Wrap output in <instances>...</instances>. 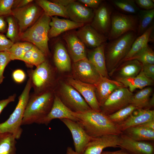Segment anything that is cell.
Segmentation results:
<instances>
[{"instance_id":"16","label":"cell","mask_w":154,"mask_h":154,"mask_svg":"<svg viewBox=\"0 0 154 154\" xmlns=\"http://www.w3.org/2000/svg\"><path fill=\"white\" fill-rule=\"evenodd\" d=\"M67 82L82 96L92 110L97 111H101L96 98L94 84L84 83L71 78L67 79Z\"/></svg>"},{"instance_id":"4","label":"cell","mask_w":154,"mask_h":154,"mask_svg":"<svg viewBox=\"0 0 154 154\" xmlns=\"http://www.w3.org/2000/svg\"><path fill=\"white\" fill-rule=\"evenodd\" d=\"M50 21V17L44 12L33 25L20 35L18 42L31 43L40 50L46 57L49 56L48 34Z\"/></svg>"},{"instance_id":"30","label":"cell","mask_w":154,"mask_h":154,"mask_svg":"<svg viewBox=\"0 0 154 154\" xmlns=\"http://www.w3.org/2000/svg\"><path fill=\"white\" fill-rule=\"evenodd\" d=\"M123 132L124 134L136 141H143L154 139V130L140 126L129 128Z\"/></svg>"},{"instance_id":"49","label":"cell","mask_w":154,"mask_h":154,"mask_svg":"<svg viewBox=\"0 0 154 154\" xmlns=\"http://www.w3.org/2000/svg\"><path fill=\"white\" fill-rule=\"evenodd\" d=\"M6 17L0 16V33H6L7 29V23Z\"/></svg>"},{"instance_id":"9","label":"cell","mask_w":154,"mask_h":154,"mask_svg":"<svg viewBox=\"0 0 154 154\" xmlns=\"http://www.w3.org/2000/svg\"><path fill=\"white\" fill-rule=\"evenodd\" d=\"M60 93L62 101L72 111L81 112L91 109L80 93L68 84H62Z\"/></svg>"},{"instance_id":"37","label":"cell","mask_w":154,"mask_h":154,"mask_svg":"<svg viewBox=\"0 0 154 154\" xmlns=\"http://www.w3.org/2000/svg\"><path fill=\"white\" fill-rule=\"evenodd\" d=\"M137 60L142 65L154 64V52L148 45L127 60Z\"/></svg>"},{"instance_id":"13","label":"cell","mask_w":154,"mask_h":154,"mask_svg":"<svg viewBox=\"0 0 154 154\" xmlns=\"http://www.w3.org/2000/svg\"><path fill=\"white\" fill-rule=\"evenodd\" d=\"M67 50L73 63L87 58L86 47L77 36L75 31H70L63 34Z\"/></svg>"},{"instance_id":"36","label":"cell","mask_w":154,"mask_h":154,"mask_svg":"<svg viewBox=\"0 0 154 154\" xmlns=\"http://www.w3.org/2000/svg\"><path fill=\"white\" fill-rule=\"evenodd\" d=\"M108 1L118 10L131 15H137L140 9L134 0H110Z\"/></svg>"},{"instance_id":"7","label":"cell","mask_w":154,"mask_h":154,"mask_svg":"<svg viewBox=\"0 0 154 154\" xmlns=\"http://www.w3.org/2000/svg\"><path fill=\"white\" fill-rule=\"evenodd\" d=\"M53 69L46 59L34 70L28 71L31 81L34 93L38 94L48 91V89L53 84L54 75Z\"/></svg>"},{"instance_id":"22","label":"cell","mask_w":154,"mask_h":154,"mask_svg":"<svg viewBox=\"0 0 154 154\" xmlns=\"http://www.w3.org/2000/svg\"><path fill=\"white\" fill-rule=\"evenodd\" d=\"M120 135L119 147L123 149L131 154H153L154 148L151 143L134 140L123 133Z\"/></svg>"},{"instance_id":"29","label":"cell","mask_w":154,"mask_h":154,"mask_svg":"<svg viewBox=\"0 0 154 154\" xmlns=\"http://www.w3.org/2000/svg\"><path fill=\"white\" fill-rule=\"evenodd\" d=\"M35 2L42 9L44 13L48 16H60L69 19L65 7L50 0H36Z\"/></svg>"},{"instance_id":"50","label":"cell","mask_w":154,"mask_h":154,"mask_svg":"<svg viewBox=\"0 0 154 154\" xmlns=\"http://www.w3.org/2000/svg\"><path fill=\"white\" fill-rule=\"evenodd\" d=\"M52 2L64 7H66L74 0H52Z\"/></svg>"},{"instance_id":"42","label":"cell","mask_w":154,"mask_h":154,"mask_svg":"<svg viewBox=\"0 0 154 154\" xmlns=\"http://www.w3.org/2000/svg\"><path fill=\"white\" fill-rule=\"evenodd\" d=\"M14 43L4 34L0 33V52L7 51Z\"/></svg>"},{"instance_id":"14","label":"cell","mask_w":154,"mask_h":154,"mask_svg":"<svg viewBox=\"0 0 154 154\" xmlns=\"http://www.w3.org/2000/svg\"><path fill=\"white\" fill-rule=\"evenodd\" d=\"M60 120L71 133L75 151L79 154H83L87 145L92 138L88 135L77 122L68 119Z\"/></svg>"},{"instance_id":"6","label":"cell","mask_w":154,"mask_h":154,"mask_svg":"<svg viewBox=\"0 0 154 154\" xmlns=\"http://www.w3.org/2000/svg\"><path fill=\"white\" fill-rule=\"evenodd\" d=\"M138 26L137 15L126 14L114 11L108 39L113 40L130 31L137 33Z\"/></svg>"},{"instance_id":"40","label":"cell","mask_w":154,"mask_h":154,"mask_svg":"<svg viewBox=\"0 0 154 154\" xmlns=\"http://www.w3.org/2000/svg\"><path fill=\"white\" fill-rule=\"evenodd\" d=\"M11 60L7 51L0 52V84L2 83L5 78L3 75L5 68Z\"/></svg>"},{"instance_id":"44","label":"cell","mask_w":154,"mask_h":154,"mask_svg":"<svg viewBox=\"0 0 154 154\" xmlns=\"http://www.w3.org/2000/svg\"><path fill=\"white\" fill-rule=\"evenodd\" d=\"M13 80L16 83H22L26 78V74L25 72L21 69H17L14 70L12 74Z\"/></svg>"},{"instance_id":"1","label":"cell","mask_w":154,"mask_h":154,"mask_svg":"<svg viewBox=\"0 0 154 154\" xmlns=\"http://www.w3.org/2000/svg\"><path fill=\"white\" fill-rule=\"evenodd\" d=\"M72 114L77 119V122L92 138L108 135H120L123 133L108 115L102 111L91 109L81 112L73 111Z\"/></svg>"},{"instance_id":"24","label":"cell","mask_w":154,"mask_h":154,"mask_svg":"<svg viewBox=\"0 0 154 154\" xmlns=\"http://www.w3.org/2000/svg\"><path fill=\"white\" fill-rule=\"evenodd\" d=\"M49 23V38L57 37L66 32L78 29L85 24L76 23L68 19H61L58 16L52 17Z\"/></svg>"},{"instance_id":"48","label":"cell","mask_w":154,"mask_h":154,"mask_svg":"<svg viewBox=\"0 0 154 154\" xmlns=\"http://www.w3.org/2000/svg\"><path fill=\"white\" fill-rule=\"evenodd\" d=\"M33 1V0H14L12 10L23 7Z\"/></svg>"},{"instance_id":"41","label":"cell","mask_w":154,"mask_h":154,"mask_svg":"<svg viewBox=\"0 0 154 154\" xmlns=\"http://www.w3.org/2000/svg\"><path fill=\"white\" fill-rule=\"evenodd\" d=\"M14 0H0V16L12 15V8Z\"/></svg>"},{"instance_id":"20","label":"cell","mask_w":154,"mask_h":154,"mask_svg":"<svg viewBox=\"0 0 154 154\" xmlns=\"http://www.w3.org/2000/svg\"><path fill=\"white\" fill-rule=\"evenodd\" d=\"M154 120V111L149 109L135 110L126 119L116 124L118 130L123 132L127 129Z\"/></svg>"},{"instance_id":"8","label":"cell","mask_w":154,"mask_h":154,"mask_svg":"<svg viewBox=\"0 0 154 154\" xmlns=\"http://www.w3.org/2000/svg\"><path fill=\"white\" fill-rule=\"evenodd\" d=\"M33 2L23 7L12 10V15L18 26L19 36L33 25L44 13L42 9Z\"/></svg>"},{"instance_id":"18","label":"cell","mask_w":154,"mask_h":154,"mask_svg":"<svg viewBox=\"0 0 154 154\" xmlns=\"http://www.w3.org/2000/svg\"><path fill=\"white\" fill-rule=\"evenodd\" d=\"M94 85L96 98L100 108L114 91L118 88L126 87L118 81L101 75L98 82Z\"/></svg>"},{"instance_id":"2","label":"cell","mask_w":154,"mask_h":154,"mask_svg":"<svg viewBox=\"0 0 154 154\" xmlns=\"http://www.w3.org/2000/svg\"><path fill=\"white\" fill-rule=\"evenodd\" d=\"M137 37V32L130 31L106 42L104 53L109 76L126 56Z\"/></svg>"},{"instance_id":"38","label":"cell","mask_w":154,"mask_h":154,"mask_svg":"<svg viewBox=\"0 0 154 154\" xmlns=\"http://www.w3.org/2000/svg\"><path fill=\"white\" fill-rule=\"evenodd\" d=\"M5 18L8 26L6 36L14 43L18 42L19 27L15 19L12 15L7 16Z\"/></svg>"},{"instance_id":"43","label":"cell","mask_w":154,"mask_h":154,"mask_svg":"<svg viewBox=\"0 0 154 154\" xmlns=\"http://www.w3.org/2000/svg\"><path fill=\"white\" fill-rule=\"evenodd\" d=\"M77 1L86 7L94 10L99 7L103 1L102 0H78Z\"/></svg>"},{"instance_id":"33","label":"cell","mask_w":154,"mask_h":154,"mask_svg":"<svg viewBox=\"0 0 154 154\" xmlns=\"http://www.w3.org/2000/svg\"><path fill=\"white\" fill-rule=\"evenodd\" d=\"M16 139L10 133H0V154H16Z\"/></svg>"},{"instance_id":"27","label":"cell","mask_w":154,"mask_h":154,"mask_svg":"<svg viewBox=\"0 0 154 154\" xmlns=\"http://www.w3.org/2000/svg\"><path fill=\"white\" fill-rule=\"evenodd\" d=\"M154 29V25L153 23L145 32L137 37L133 42L129 52L120 64L128 60L136 54L147 46L148 45L149 42L153 41Z\"/></svg>"},{"instance_id":"28","label":"cell","mask_w":154,"mask_h":154,"mask_svg":"<svg viewBox=\"0 0 154 154\" xmlns=\"http://www.w3.org/2000/svg\"><path fill=\"white\" fill-rule=\"evenodd\" d=\"M118 81L132 92L136 89H142L146 87L153 84V80L148 78L144 74L142 70L136 76L120 79Z\"/></svg>"},{"instance_id":"12","label":"cell","mask_w":154,"mask_h":154,"mask_svg":"<svg viewBox=\"0 0 154 154\" xmlns=\"http://www.w3.org/2000/svg\"><path fill=\"white\" fill-rule=\"evenodd\" d=\"M72 68L73 78L84 83L95 84L100 77L87 58L73 63Z\"/></svg>"},{"instance_id":"46","label":"cell","mask_w":154,"mask_h":154,"mask_svg":"<svg viewBox=\"0 0 154 154\" xmlns=\"http://www.w3.org/2000/svg\"><path fill=\"white\" fill-rule=\"evenodd\" d=\"M141 70L147 77L154 80V64H142Z\"/></svg>"},{"instance_id":"51","label":"cell","mask_w":154,"mask_h":154,"mask_svg":"<svg viewBox=\"0 0 154 154\" xmlns=\"http://www.w3.org/2000/svg\"><path fill=\"white\" fill-rule=\"evenodd\" d=\"M138 126L143 127L148 129L154 130V120L148 121Z\"/></svg>"},{"instance_id":"47","label":"cell","mask_w":154,"mask_h":154,"mask_svg":"<svg viewBox=\"0 0 154 154\" xmlns=\"http://www.w3.org/2000/svg\"><path fill=\"white\" fill-rule=\"evenodd\" d=\"M16 94H14L9 96L7 98L0 100V114L2 111L10 103L15 101Z\"/></svg>"},{"instance_id":"52","label":"cell","mask_w":154,"mask_h":154,"mask_svg":"<svg viewBox=\"0 0 154 154\" xmlns=\"http://www.w3.org/2000/svg\"><path fill=\"white\" fill-rule=\"evenodd\" d=\"M101 154H129L123 150H119L117 151H103Z\"/></svg>"},{"instance_id":"35","label":"cell","mask_w":154,"mask_h":154,"mask_svg":"<svg viewBox=\"0 0 154 154\" xmlns=\"http://www.w3.org/2000/svg\"><path fill=\"white\" fill-rule=\"evenodd\" d=\"M33 45L27 42H17L14 43L7 51L9 53L11 60L22 61L25 54Z\"/></svg>"},{"instance_id":"23","label":"cell","mask_w":154,"mask_h":154,"mask_svg":"<svg viewBox=\"0 0 154 154\" xmlns=\"http://www.w3.org/2000/svg\"><path fill=\"white\" fill-rule=\"evenodd\" d=\"M142 64L136 60H131L120 64L109 75L116 80L135 77L140 72Z\"/></svg>"},{"instance_id":"3","label":"cell","mask_w":154,"mask_h":154,"mask_svg":"<svg viewBox=\"0 0 154 154\" xmlns=\"http://www.w3.org/2000/svg\"><path fill=\"white\" fill-rule=\"evenodd\" d=\"M54 95L52 91L30 95L25 110L22 125L38 124L49 113Z\"/></svg>"},{"instance_id":"39","label":"cell","mask_w":154,"mask_h":154,"mask_svg":"<svg viewBox=\"0 0 154 154\" xmlns=\"http://www.w3.org/2000/svg\"><path fill=\"white\" fill-rule=\"evenodd\" d=\"M136 109V108L133 105L129 104L108 116L113 122L117 124L126 119Z\"/></svg>"},{"instance_id":"5","label":"cell","mask_w":154,"mask_h":154,"mask_svg":"<svg viewBox=\"0 0 154 154\" xmlns=\"http://www.w3.org/2000/svg\"><path fill=\"white\" fill-rule=\"evenodd\" d=\"M32 88L31 80L29 78L18 97V102L14 110L7 120L0 123V133H9L14 135L16 139L20 138L23 132L21 126Z\"/></svg>"},{"instance_id":"45","label":"cell","mask_w":154,"mask_h":154,"mask_svg":"<svg viewBox=\"0 0 154 154\" xmlns=\"http://www.w3.org/2000/svg\"><path fill=\"white\" fill-rule=\"evenodd\" d=\"M136 5L145 10H150L154 9V2L152 0H136Z\"/></svg>"},{"instance_id":"17","label":"cell","mask_w":154,"mask_h":154,"mask_svg":"<svg viewBox=\"0 0 154 154\" xmlns=\"http://www.w3.org/2000/svg\"><path fill=\"white\" fill-rule=\"evenodd\" d=\"M120 135H108L92 138L87 145L83 154H101L108 147H119Z\"/></svg>"},{"instance_id":"34","label":"cell","mask_w":154,"mask_h":154,"mask_svg":"<svg viewBox=\"0 0 154 154\" xmlns=\"http://www.w3.org/2000/svg\"><path fill=\"white\" fill-rule=\"evenodd\" d=\"M137 15L139 20L137 32L138 37L145 32L153 23L154 9L150 10H140Z\"/></svg>"},{"instance_id":"15","label":"cell","mask_w":154,"mask_h":154,"mask_svg":"<svg viewBox=\"0 0 154 154\" xmlns=\"http://www.w3.org/2000/svg\"><path fill=\"white\" fill-rule=\"evenodd\" d=\"M75 32L86 48H95L108 40L107 37L97 31L90 24H85Z\"/></svg>"},{"instance_id":"32","label":"cell","mask_w":154,"mask_h":154,"mask_svg":"<svg viewBox=\"0 0 154 154\" xmlns=\"http://www.w3.org/2000/svg\"><path fill=\"white\" fill-rule=\"evenodd\" d=\"M153 89L151 87H145L138 91L131 97L130 104L137 109H147Z\"/></svg>"},{"instance_id":"25","label":"cell","mask_w":154,"mask_h":154,"mask_svg":"<svg viewBox=\"0 0 154 154\" xmlns=\"http://www.w3.org/2000/svg\"><path fill=\"white\" fill-rule=\"evenodd\" d=\"M106 42L95 48L87 49V58L100 75L110 78L106 68L104 53Z\"/></svg>"},{"instance_id":"10","label":"cell","mask_w":154,"mask_h":154,"mask_svg":"<svg viewBox=\"0 0 154 154\" xmlns=\"http://www.w3.org/2000/svg\"><path fill=\"white\" fill-rule=\"evenodd\" d=\"M133 94L126 87L116 90L101 107V111L109 115L126 107L130 104Z\"/></svg>"},{"instance_id":"11","label":"cell","mask_w":154,"mask_h":154,"mask_svg":"<svg viewBox=\"0 0 154 154\" xmlns=\"http://www.w3.org/2000/svg\"><path fill=\"white\" fill-rule=\"evenodd\" d=\"M113 11L112 5L103 1L94 10V16L90 24L97 31L107 38L111 28V17Z\"/></svg>"},{"instance_id":"21","label":"cell","mask_w":154,"mask_h":154,"mask_svg":"<svg viewBox=\"0 0 154 154\" xmlns=\"http://www.w3.org/2000/svg\"><path fill=\"white\" fill-rule=\"evenodd\" d=\"M73 111L62 101L59 96L54 94L53 105L48 115L38 124L47 125L53 119H68L77 122V119L72 114Z\"/></svg>"},{"instance_id":"19","label":"cell","mask_w":154,"mask_h":154,"mask_svg":"<svg viewBox=\"0 0 154 154\" xmlns=\"http://www.w3.org/2000/svg\"><path fill=\"white\" fill-rule=\"evenodd\" d=\"M66 8L69 19L71 21L86 24H90L92 20L94 10L77 0L71 3Z\"/></svg>"},{"instance_id":"26","label":"cell","mask_w":154,"mask_h":154,"mask_svg":"<svg viewBox=\"0 0 154 154\" xmlns=\"http://www.w3.org/2000/svg\"><path fill=\"white\" fill-rule=\"evenodd\" d=\"M53 60L55 65L59 71L64 72L70 70V58L64 45L61 42H57L55 44Z\"/></svg>"},{"instance_id":"31","label":"cell","mask_w":154,"mask_h":154,"mask_svg":"<svg viewBox=\"0 0 154 154\" xmlns=\"http://www.w3.org/2000/svg\"><path fill=\"white\" fill-rule=\"evenodd\" d=\"M46 57L40 50L33 45L25 54L22 61L29 68H31L34 66L36 67L46 59Z\"/></svg>"},{"instance_id":"53","label":"cell","mask_w":154,"mask_h":154,"mask_svg":"<svg viewBox=\"0 0 154 154\" xmlns=\"http://www.w3.org/2000/svg\"><path fill=\"white\" fill-rule=\"evenodd\" d=\"M154 95L152 96L149 100L147 109H150L151 107L154 106Z\"/></svg>"},{"instance_id":"54","label":"cell","mask_w":154,"mask_h":154,"mask_svg":"<svg viewBox=\"0 0 154 154\" xmlns=\"http://www.w3.org/2000/svg\"><path fill=\"white\" fill-rule=\"evenodd\" d=\"M66 154H79L70 147H68L67 149Z\"/></svg>"}]
</instances>
